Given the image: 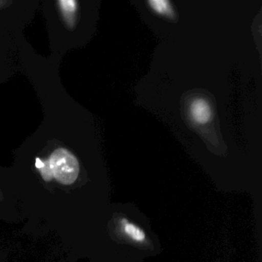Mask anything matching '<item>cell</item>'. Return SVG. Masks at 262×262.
<instances>
[{
  "label": "cell",
  "instance_id": "1",
  "mask_svg": "<svg viewBox=\"0 0 262 262\" xmlns=\"http://www.w3.org/2000/svg\"><path fill=\"white\" fill-rule=\"evenodd\" d=\"M47 162L52 178L63 185H71L79 176L77 159L66 148L55 150Z\"/></svg>",
  "mask_w": 262,
  "mask_h": 262
},
{
  "label": "cell",
  "instance_id": "2",
  "mask_svg": "<svg viewBox=\"0 0 262 262\" xmlns=\"http://www.w3.org/2000/svg\"><path fill=\"white\" fill-rule=\"evenodd\" d=\"M190 116L194 123L204 125L211 120L212 110L205 99H196L192 101L189 108Z\"/></svg>",
  "mask_w": 262,
  "mask_h": 262
},
{
  "label": "cell",
  "instance_id": "3",
  "mask_svg": "<svg viewBox=\"0 0 262 262\" xmlns=\"http://www.w3.org/2000/svg\"><path fill=\"white\" fill-rule=\"evenodd\" d=\"M119 226L122 234L132 242L137 244H144L147 242V234L145 231L126 217L119 219Z\"/></svg>",
  "mask_w": 262,
  "mask_h": 262
},
{
  "label": "cell",
  "instance_id": "4",
  "mask_svg": "<svg viewBox=\"0 0 262 262\" xmlns=\"http://www.w3.org/2000/svg\"><path fill=\"white\" fill-rule=\"evenodd\" d=\"M148 4L158 14L168 17H172L174 16L171 3L168 1H148Z\"/></svg>",
  "mask_w": 262,
  "mask_h": 262
},
{
  "label": "cell",
  "instance_id": "5",
  "mask_svg": "<svg viewBox=\"0 0 262 262\" xmlns=\"http://www.w3.org/2000/svg\"><path fill=\"white\" fill-rule=\"evenodd\" d=\"M59 4H60L61 10L63 11L67 18H71L76 10V1H73V0L64 1L63 0V1H59Z\"/></svg>",
  "mask_w": 262,
  "mask_h": 262
}]
</instances>
